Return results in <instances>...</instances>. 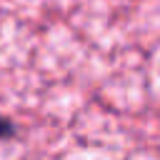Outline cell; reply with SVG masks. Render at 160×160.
<instances>
[{
  "mask_svg": "<svg viewBox=\"0 0 160 160\" xmlns=\"http://www.w3.org/2000/svg\"><path fill=\"white\" fill-rule=\"evenodd\" d=\"M15 132H18V128L12 125V120L10 118H5L2 112H0V138H15Z\"/></svg>",
  "mask_w": 160,
  "mask_h": 160,
  "instance_id": "cell-1",
  "label": "cell"
}]
</instances>
